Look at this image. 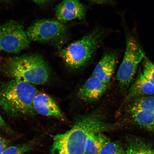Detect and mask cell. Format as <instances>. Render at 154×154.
<instances>
[{
    "label": "cell",
    "instance_id": "cell-1",
    "mask_svg": "<svg viewBox=\"0 0 154 154\" xmlns=\"http://www.w3.org/2000/svg\"><path fill=\"white\" fill-rule=\"evenodd\" d=\"M97 113L83 116L74 126L64 133L54 136L51 154H85L87 138L90 134L103 132L112 128Z\"/></svg>",
    "mask_w": 154,
    "mask_h": 154
},
{
    "label": "cell",
    "instance_id": "cell-2",
    "mask_svg": "<svg viewBox=\"0 0 154 154\" xmlns=\"http://www.w3.org/2000/svg\"><path fill=\"white\" fill-rule=\"evenodd\" d=\"M38 93L31 84L11 79L0 84V107L11 117H31L36 113L33 101Z\"/></svg>",
    "mask_w": 154,
    "mask_h": 154
},
{
    "label": "cell",
    "instance_id": "cell-3",
    "mask_svg": "<svg viewBox=\"0 0 154 154\" xmlns=\"http://www.w3.org/2000/svg\"><path fill=\"white\" fill-rule=\"evenodd\" d=\"M3 72L12 79L30 84L43 85L49 80L50 69L43 57L37 54L9 58L3 65Z\"/></svg>",
    "mask_w": 154,
    "mask_h": 154
},
{
    "label": "cell",
    "instance_id": "cell-4",
    "mask_svg": "<svg viewBox=\"0 0 154 154\" xmlns=\"http://www.w3.org/2000/svg\"><path fill=\"white\" fill-rule=\"evenodd\" d=\"M122 17L126 48L117 79L121 89L126 91L134 82L138 67L146 55L136 31L128 26L124 17Z\"/></svg>",
    "mask_w": 154,
    "mask_h": 154
},
{
    "label": "cell",
    "instance_id": "cell-5",
    "mask_svg": "<svg viewBox=\"0 0 154 154\" xmlns=\"http://www.w3.org/2000/svg\"><path fill=\"white\" fill-rule=\"evenodd\" d=\"M103 32L96 29L81 39L73 42L60 52V57L71 68L77 69L91 59L103 37Z\"/></svg>",
    "mask_w": 154,
    "mask_h": 154
},
{
    "label": "cell",
    "instance_id": "cell-6",
    "mask_svg": "<svg viewBox=\"0 0 154 154\" xmlns=\"http://www.w3.org/2000/svg\"><path fill=\"white\" fill-rule=\"evenodd\" d=\"M29 39L24 26L11 20L0 25V51L17 54L29 46Z\"/></svg>",
    "mask_w": 154,
    "mask_h": 154
},
{
    "label": "cell",
    "instance_id": "cell-7",
    "mask_svg": "<svg viewBox=\"0 0 154 154\" xmlns=\"http://www.w3.org/2000/svg\"><path fill=\"white\" fill-rule=\"evenodd\" d=\"M26 32L30 41L56 42L66 37V29L58 21L45 19L36 21Z\"/></svg>",
    "mask_w": 154,
    "mask_h": 154
},
{
    "label": "cell",
    "instance_id": "cell-8",
    "mask_svg": "<svg viewBox=\"0 0 154 154\" xmlns=\"http://www.w3.org/2000/svg\"><path fill=\"white\" fill-rule=\"evenodd\" d=\"M118 54L115 51L106 53L96 65L92 76L105 84L108 83L116 68Z\"/></svg>",
    "mask_w": 154,
    "mask_h": 154
},
{
    "label": "cell",
    "instance_id": "cell-9",
    "mask_svg": "<svg viewBox=\"0 0 154 154\" xmlns=\"http://www.w3.org/2000/svg\"><path fill=\"white\" fill-rule=\"evenodd\" d=\"M56 16L61 22L82 19L85 15V8L79 0H63L55 9Z\"/></svg>",
    "mask_w": 154,
    "mask_h": 154
},
{
    "label": "cell",
    "instance_id": "cell-10",
    "mask_svg": "<svg viewBox=\"0 0 154 154\" xmlns=\"http://www.w3.org/2000/svg\"><path fill=\"white\" fill-rule=\"evenodd\" d=\"M35 111L38 114L55 117L64 120L65 118L62 111L54 100L47 94L38 93L33 101Z\"/></svg>",
    "mask_w": 154,
    "mask_h": 154
},
{
    "label": "cell",
    "instance_id": "cell-11",
    "mask_svg": "<svg viewBox=\"0 0 154 154\" xmlns=\"http://www.w3.org/2000/svg\"><path fill=\"white\" fill-rule=\"evenodd\" d=\"M107 88V84L92 75L81 88L78 92V96L84 101H96L105 93Z\"/></svg>",
    "mask_w": 154,
    "mask_h": 154
},
{
    "label": "cell",
    "instance_id": "cell-12",
    "mask_svg": "<svg viewBox=\"0 0 154 154\" xmlns=\"http://www.w3.org/2000/svg\"><path fill=\"white\" fill-rule=\"evenodd\" d=\"M128 91L124 100L126 103L135 98L153 95L154 86L146 78L142 71L139 69L137 76Z\"/></svg>",
    "mask_w": 154,
    "mask_h": 154
},
{
    "label": "cell",
    "instance_id": "cell-13",
    "mask_svg": "<svg viewBox=\"0 0 154 154\" xmlns=\"http://www.w3.org/2000/svg\"><path fill=\"white\" fill-rule=\"evenodd\" d=\"M109 140L102 132L92 133L86 139L85 154H100Z\"/></svg>",
    "mask_w": 154,
    "mask_h": 154
},
{
    "label": "cell",
    "instance_id": "cell-14",
    "mask_svg": "<svg viewBox=\"0 0 154 154\" xmlns=\"http://www.w3.org/2000/svg\"><path fill=\"white\" fill-rule=\"evenodd\" d=\"M127 103L126 110L128 114L138 111H154V95L135 98Z\"/></svg>",
    "mask_w": 154,
    "mask_h": 154
},
{
    "label": "cell",
    "instance_id": "cell-15",
    "mask_svg": "<svg viewBox=\"0 0 154 154\" xmlns=\"http://www.w3.org/2000/svg\"><path fill=\"white\" fill-rule=\"evenodd\" d=\"M133 123L146 130L154 131V111H138L130 113Z\"/></svg>",
    "mask_w": 154,
    "mask_h": 154
},
{
    "label": "cell",
    "instance_id": "cell-16",
    "mask_svg": "<svg viewBox=\"0 0 154 154\" xmlns=\"http://www.w3.org/2000/svg\"><path fill=\"white\" fill-rule=\"evenodd\" d=\"M125 154H154V148L143 140L132 138L128 140Z\"/></svg>",
    "mask_w": 154,
    "mask_h": 154
},
{
    "label": "cell",
    "instance_id": "cell-17",
    "mask_svg": "<svg viewBox=\"0 0 154 154\" xmlns=\"http://www.w3.org/2000/svg\"><path fill=\"white\" fill-rule=\"evenodd\" d=\"M35 142L31 141L28 143L9 146L1 154H24L33 149Z\"/></svg>",
    "mask_w": 154,
    "mask_h": 154
},
{
    "label": "cell",
    "instance_id": "cell-18",
    "mask_svg": "<svg viewBox=\"0 0 154 154\" xmlns=\"http://www.w3.org/2000/svg\"><path fill=\"white\" fill-rule=\"evenodd\" d=\"M142 72L146 78L154 86V64L147 57L142 61Z\"/></svg>",
    "mask_w": 154,
    "mask_h": 154
},
{
    "label": "cell",
    "instance_id": "cell-19",
    "mask_svg": "<svg viewBox=\"0 0 154 154\" xmlns=\"http://www.w3.org/2000/svg\"><path fill=\"white\" fill-rule=\"evenodd\" d=\"M100 154H125V152L120 143L109 140Z\"/></svg>",
    "mask_w": 154,
    "mask_h": 154
},
{
    "label": "cell",
    "instance_id": "cell-20",
    "mask_svg": "<svg viewBox=\"0 0 154 154\" xmlns=\"http://www.w3.org/2000/svg\"><path fill=\"white\" fill-rule=\"evenodd\" d=\"M9 143L8 140L0 136V154L9 147Z\"/></svg>",
    "mask_w": 154,
    "mask_h": 154
},
{
    "label": "cell",
    "instance_id": "cell-21",
    "mask_svg": "<svg viewBox=\"0 0 154 154\" xmlns=\"http://www.w3.org/2000/svg\"><path fill=\"white\" fill-rule=\"evenodd\" d=\"M6 127L7 125L0 113V128H5Z\"/></svg>",
    "mask_w": 154,
    "mask_h": 154
},
{
    "label": "cell",
    "instance_id": "cell-22",
    "mask_svg": "<svg viewBox=\"0 0 154 154\" xmlns=\"http://www.w3.org/2000/svg\"><path fill=\"white\" fill-rule=\"evenodd\" d=\"M93 2L97 3H103L107 2L109 0H90Z\"/></svg>",
    "mask_w": 154,
    "mask_h": 154
},
{
    "label": "cell",
    "instance_id": "cell-23",
    "mask_svg": "<svg viewBox=\"0 0 154 154\" xmlns=\"http://www.w3.org/2000/svg\"><path fill=\"white\" fill-rule=\"evenodd\" d=\"M32 1L38 4L42 5L45 3L48 0H32Z\"/></svg>",
    "mask_w": 154,
    "mask_h": 154
}]
</instances>
